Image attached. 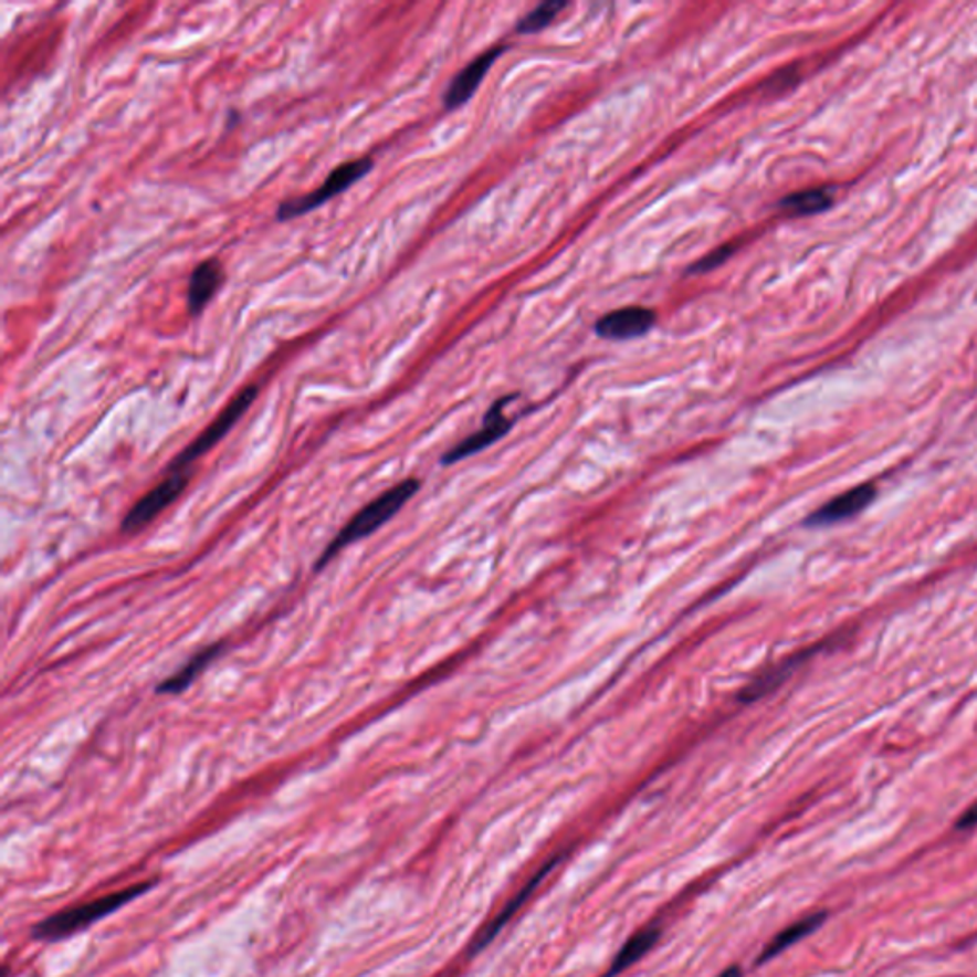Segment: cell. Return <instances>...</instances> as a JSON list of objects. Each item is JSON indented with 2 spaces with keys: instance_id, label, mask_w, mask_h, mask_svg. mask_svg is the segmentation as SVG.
<instances>
[{
  "instance_id": "cell-1",
  "label": "cell",
  "mask_w": 977,
  "mask_h": 977,
  "mask_svg": "<svg viewBox=\"0 0 977 977\" xmlns=\"http://www.w3.org/2000/svg\"><path fill=\"white\" fill-rule=\"evenodd\" d=\"M419 480H417V477H409V480H403V482L398 483V485H393V487L385 491V493L377 496L375 501H370V503L359 509L356 516L351 517L348 524L344 525L343 530L330 540V545L325 548V551H323L319 559H317V566H315V569H317V571L323 569V567L327 566L328 561H333V559L336 558V554L343 551L346 546L354 545L357 540H361V538L369 537L372 533H377L382 525L388 524L391 517L396 516L399 509L403 508V506L411 501L412 496L419 493Z\"/></svg>"
},
{
  "instance_id": "cell-2",
  "label": "cell",
  "mask_w": 977,
  "mask_h": 977,
  "mask_svg": "<svg viewBox=\"0 0 977 977\" xmlns=\"http://www.w3.org/2000/svg\"><path fill=\"white\" fill-rule=\"evenodd\" d=\"M154 884L155 880L138 882V884H133V886L119 890V892L102 895L98 900H92L88 903H83V905H75V907L60 911L56 915L49 916V918L39 922L35 928H33V937L41 939V942H60V939L73 936V934H77L81 929L92 926L94 922L102 921L104 916L119 911L126 903H130L136 897H140L141 894H146L147 890L154 886Z\"/></svg>"
},
{
  "instance_id": "cell-3",
  "label": "cell",
  "mask_w": 977,
  "mask_h": 977,
  "mask_svg": "<svg viewBox=\"0 0 977 977\" xmlns=\"http://www.w3.org/2000/svg\"><path fill=\"white\" fill-rule=\"evenodd\" d=\"M372 165H375L372 157H359V159H354V161L343 162L340 167H336L327 176V180L322 183V188L315 189V191L307 193V196L293 197V199L283 201L277 207L275 218L280 222H286V220L304 217L307 212H312L317 207L327 203L328 199L340 196L346 189L351 188L354 183L359 182L364 176L369 175L370 170H372Z\"/></svg>"
},
{
  "instance_id": "cell-4",
  "label": "cell",
  "mask_w": 977,
  "mask_h": 977,
  "mask_svg": "<svg viewBox=\"0 0 977 977\" xmlns=\"http://www.w3.org/2000/svg\"><path fill=\"white\" fill-rule=\"evenodd\" d=\"M256 396H259V386H246V388L239 391L238 396L231 399L230 406L225 407L224 411L218 414L217 420L204 428L203 433L193 443H189L188 448L183 449L182 453H180V456L172 462V466H170L172 472H186L191 462H196L199 456L209 453L210 449L224 440V435H228L231 428L238 424V420L243 417L244 412L249 411V407L254 403Z\"/></svg>"
},
{
  "instance_id": "cell-5",
  "label": "cell",
  "mask_w": 977,
  "mask_h": 977,
  "mask_svg": "<svg viewBox=\"0 0 977 977\" xmlns=\"http://www.w3.org/2000/svg\"><path fill=\"white\" fill-rule=\"evenodd\" d=\"M514 399H516V396H506V398L495 401L491 409H489L487 414H485V419H483V427L477 432L469 435L466 440L456 443L453 449H449L445 456L441 459V462L445 466H451V464L469 459L472 454L480 453V451L487 449L489 445H493L496 441L503 440L504 435L514 427V420L508 419L504 414V409Z\"/></svg>"
},
{
  "instance_id": "cell-6",
  "label": "cell",
  "mask_w": 977,
  "mask_h": 977,
  "mask_svg": "<svg viewBox=\"0 0 977 977\" xmlns=\"http://www.w3.org/2000/svg\"><path fill=\"white\" fill-rule=\"evenodd\" d=\"M189 475L186 472H172L167 480L157 483L151 491H147L138 503L134 504L130 512L123 519V530L125 533H136L144 529L149 522H154L155 517L161 514L162 509H167L170 504L178 501V496L182 495L183 489L188 487Z\"/></svg>"
},
{
  "instance_id": "cell-7",
  "label": "cell",
  "mask_w": 977,
  "mask_h": 977,
  "mask_svg": "<svg viewBox=\"0 0 977 977\" xmlns=\"http://www.w3.org/2000/svg\"><path fill=\"white\" fill-rule=\"evenodd\" d=\"M655 325V314L648 307H622L603 315L596 323V333L606 340H630L645 335Z\"/></svg>"
},
{
  "instance_id": "cell-8",
  "label": "cell",
  "mask_w": 977,
  "mask_h": 977,
  "mask_svg": "<svg viewBox=\"0 0 977 977\" xmlns=\"http://www.w3.org/2000/svg\"><path fill=\"white\" fill-rule=\"evenodd\" d=\"M874 496H876V487L873 483L858 485V487L850 489V491H845L842 495L834 496L832 501L823 504L806 519V524L811 527H823V525L844 522L848 517L859 514L861 509H865L869 504L873 503Z\"/></svg>"
},
{
  "instance_id": "cell-9",
  "label": "cell",
  "mask_w": 977,
  "mask_h": 977,
  "mask_svg": "<svg viewBox=\"0 0 977 977\" xmlns=\"http://www.w3.org/2000/svg\"><path fill=\"white\" fill-rule=\"evenodd\" d=\"M225 270L218 259H209L197 265L191 272L188 283L189 315H201L209 302L217 296L220 286L224 285Z\"/></svg>"
},
{
  "instance_id": "cell-10",
  "label": "cell",
  "mask_w": 977,
  "mask_h": 977,
  "mask_svg": "<svg viewBox=\"0 0 977 977\" xmlns=\"http://www.w3.org/2000/svg\"><path fill=\"white\" fill-rule=\"evenodd\" d=\"M503 52V46H495V49L483 52L482 56L475 57L474 62L466 65V67L453 78V83L449 84L448 92H445V98H443L445 107H448V109H456V107H461L462 104H466V102L474 96L477 86L482 84L483 77L487 75V71L493 67L496 57L501 56Z\"/></svg>"
},
{
  "instance_id": "cell-11",
  "label": "cell",
  "mask_w": 977,
  "mask_h": 977,
  "mask_svg": "<svg viewBox=\"0 0 977 977\" xmlns=\"http://www.w3.org/2000/svg\"><path fill=\"white\" fill-rule=\"evenodd\" d=\"M222 650H224V643L220 642L212 643L209 648L197 651L196 655L191 656L180 671L175 672L172 676H168L167 680H162L161 684L157 685V693H161V695H178V693L186 692L189 685L193 684L197 677L207 671V666L222 653Z\"/></svg>"
},
{
  "instance_id": "cell-12",
  "label": "cell",
  "mask_w": 977,
  "mask_h": 977,
  "mask_svg": "<svg viewBox=\"0 0 977 977\" xmlns=\"http://www.w3.org/2000/svg\"><path fill=\"white\" fill-rule=\"evenodd\" d=\"M556 863H558V858L550 859L543 869H538V873L529 880V884H525L524 890H522L514 900L509 901L508 905L498 913V916H495V921L491 922L487 928L483 929L482 934H480V939L475 942V950L485 949L489 943L495 939L496 934L503 929L504 924H506L512 916L516 915L517 908L524 905L527 897L533 894V890L538 886V882L545 879L546 874L550 873L551 866L556 865Z\"/></svg>"
},
{
  "instance_id": "cell-13",
  "label": "cell",
  "mask_w": 977,
  "mask_h": 977,
  "mask_svg": "<svg viewBox=\"0 0 977 977\" xmlns=\"http://www.w3.org/2000/svg\"><path fill=\"white\" fill-rule=\"evenodd\" d=\"M824 918H827L824 913H817V915L806 916L802 921L795 922L789 928L782 929L766 945V949L761 950L758 963H768V960L777 957L782 950L789 949L790 945H795L803 937L810 936L811 932H816L823 924Z\"/></svg>"
},
{
  "instance_id": "cell-14",
  "label": "cell",
  "mask_w": 977,
  "mask_h": 977,
  "mask_svg": "<svg viewBox=\"0 0 977 977\" xmlns=\"http://www.w3.org/2000/svg\"><path fill=\"white\" fill-rule=\"evenodd\" d=\"M659 936H661L659 928H645L642 932H638L635 936L630 937L629 942L624 943L621 953L614 957L611 968L603 977L617 976V974H621V971L630 968L632 964L638 963L655 945Z\"/></svg>"
},
{
  "instance_id": "cell-15",
  "label": "cell",
  "mask_w": 977,
  "mask_h": 977,
  "mask_svg": "<svg viewBox=\"0 0 977 977\" xmlns=\"http://www.w3.org/2000/svg\"><path fill=\"white\" fill-rule=\"evenodd\" d=\"M832 203V197L827 189H806L798 191L792 196L785 197L781 201V209L787 210L792 217H808V214H817L829 209Z\"/></svg>"
},
{
  "instance_id": "cell-16",
  "label": "cell",
  "mask_w": 977,
  "mask_h": 977,
  "mask_svg": "<svg viewBox=\"0 0 977 977\" xmlns=\"http://www.w3.org/2000/svg\"><path fill=\"white\" fill-rule=\"evenodd\" d=\"M567 8L566 2H558V0H550V2H545V4H540V7L535 8L533 12L525 15L524 20L517 23V33H538V31H543V29L548 28L551 21L556 20V15Z\"/></svg>"
},
{
  "instance_id": "cell-17",
  "label": "cell",
  "mask_w": 977,
  "mask_h": 977,
  "mask_svg": "<svg viewBox=\"0 0 977 977\" xmlns=\"http://www.w3.org/2000/svg\"><path fill=\"white\" fill-rule=\"evenodd\" d=\"M733 252H735V246L733 244H724V246H719L716 251L711 252V254H706L705 259L698 260L697 264L692 265V273H705L711 272V270H716L718 265L724 264L729 256H732Z\"/></svg>"
},
{
  "instance_id": "cell-18",
  "label": "cell",
  "mask_w": 977,
  "mask_h": 977,
  "mask_svg": "<svg viewBox=\"0 0 977 977\" xmlns=\"http://www.w3.org/2000/svg\"><path fill=\"white\" fill-rule=\"evenodd\" d=\"M977 824V802L958 819L957 829H971Z\"/></svg>"
},
{
  "instance_id": "cell-19",
  "label": "cell",
  "mask_w": 977,
  "mask_h": 977,
  "mask_svg": "<svg viewBox=\"0 0 977 977\" xmlns=\"http://www.w3.org/2000/svg\"><path fill=\"white\" fill-rule=\"evenodd\" d=\"M718 977H740V968L739 966H732L726 971H722Z\"/></svg>"
}]
</instances>
